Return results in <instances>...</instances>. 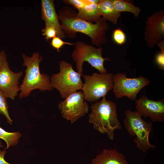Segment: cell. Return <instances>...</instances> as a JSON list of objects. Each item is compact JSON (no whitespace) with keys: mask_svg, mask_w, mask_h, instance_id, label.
Returning a JSON list of instances; mask_svg holds the SVG:
<instances>
[{"mask_svg":"<svg viewBox=\"0 0 164 164\" xmlns=\"http://www.w3.org/2000/svg\"><path fill=\"white\" fill-rule=\"evenodd\" d=\"M144 39L148 48H154L164 38V11H157L147 19Z\"/></svg>","mask_w":164,"mask_h":164,"instance_id":"30bf717a","label":"cell"},{"mask_svg":"<svg viewBox=\"0 0 164 164\" xmlns=\"http://www.w3.org/2000/svg\"><path fill=\"white\" fill-rule=\"evenodd\" d=\"M41 18L45 23V27L52 26L57 32V36L61 39L65 38V34L59 22L58 15L52 0H42Z\"/></svg>","mask_w":164,"mask_h":164,"instance_id":"4fadbf2b","label":"cell"},{"mask_svg":"<svg viewBox=\"0 0 164 164\" xmlns=\"http://www.w3.org/2000/svg\"><path fill=\"white\" fill-rule=\"evenodd\" d=\"M77 16L87 21L93 23L97 22L101 18L98 4L87 3L81 9L78 10Z\"/></svg>","mask_w":164,"mask_h":164,"instance_id":"9a60e30c","label":"cell"},{"mask_svg":"<svg viewBox=\"0 0 164 164\" xmlns=\"http://www.w3.org/2000/svg\"><path fill=\"white\" fill-rule=\"evenodd\" d=\"M58 15L62 29L70 38H73L76 33L80 32L89 37L93 44L98 47L106 42V32L109 26L103 18L93 23L79 17L77 13L67 6L62 7Z\"/></svg>","mask_w":164,"mask_h":164,"instance_id":"6da1fadb","label":"cell"},{"mask_svg":"<svg viewBox=\"0 0 164 164\" xmlns=\"http://www.w3.org/2000/svg\"><path fill=\"white\" fill-rule=\"evenodd\" d=\"M63 1L67 4L73 5L78 10L82 9L87 3V0H67Z\"/></svg>","mask_w":164,"mask_h":164,"instance_id":"603a6c76","label":"cell"},{"mask_svg":"<svg viewBox=\"0 0 164 164\" xmlns=\"http://www.w3.org/2000/svg\"><path fill=\"white\" fill-rule=\"evenodd\" d=\"M111 73H93L91 75L84 74V81L81 90L85 100L95 102L101 98L105 97L113 87V77Z\"/></svg>","mask_w":164,"mask_h":164,"instance_id":"8992f818","label":"cell"},{"mask_svg":"<svg viewBox=\"0 0 164 164\" xmlns=\"http://www.w3.org/2000/svg\"><path fill=\"white\" fill-rule=\"evenodd\" d=\"M98 5L102 18L116 24L121 14L114 8L111 0H100Z\"/></svg>","mask_w":164,"mask_h":164,"instance_id":"2e32d148","label":"cell"},{"mask_svg":"<svg viewBox=\"0 0 164 164\" xmlns=\"http://www.w3.org/2000/svg\"><path fill=\"white\" fill-rule=\"evenodd\" d=\"M22 71L15 73L10 69L6 61L0 68V90L7 98L15 100L20 91L19 80L22 76Z\"/></svg>","mask_w":164,"mask_h":164,"instance_id":"7c38bea8","label":"cell"},{"mask_svg":"<svg viewBox=\"0 0 164 164\" xmlns=\"http://www.w3.org/2000/svg\"><path fill=\"white\" fill-rule=\"evenodd\" d=\"M127 164H130L128 163Z\"/></svg>","mask_w":164,"mask_h":164,"instance_id":"83f0119b","label":"cell"},{"mask_svg":"<svg viewBox=\"0 0 164 164\" xmlns=\"http://www.w3.org/2000/svg\"><path fill=\"white\" fill-rule=\"evenodd\" d=\"M22 136V134L20 132H9L0 127V138L3 140L6 143V146L5 149L17 145Z\"/></svg>","mask_w":164,"mask_h":164,"instance_id":"ac0fdd59","label":"cell"},{"mask_svg":"<svg viewBox=\"0 0 164 164\" xmlns=\"http://www.w3.org/2000/svg\"><path fill=\"white\" fill-rule=\"evenodd\" d=\"M7 61V56L5 50H2L0 51V68Z\"/></svg>","mask_w":164,"mask_h":164,"instance_id":"d4e9b609","label":"cell"},{"mask_svg":"<svg viewBox=\"0 0 164 164\" xmlns=\"http://www.w3.org/2000/svg\"><path fill=\"white\" fill-rule=\"evenodd\" d=\"M7 98L0 90V114L5 117L8 123L12 125L13 121L10 118L9 114Z\"/></svg>","mask_w":164,"mask_h":164,"instance_id":"d6986e66","label":"cell"},{"mask_svg":"<svg viewBox=\"0 0 164 164\" xmlns=\"http://www.w3.org/2000/svg\"><path fill=\"white\" fill-rule=\"evenodd\" d=\"M23 66L26 67L25 74L22 84L20 85V99L28 97L33 90L39 89L42 91L53 89L50 77L45 73H41L39 65L43 57L38 52L33 53L30 57L22 54Z\"/></svg>","mask_w":164,"mask_h":164,"instance_id":"3957f363","label":"cell"},{"mask_svg":"<svg viewBox=\"0 0 164 164\" xmlns=\"http://www.w3.org/2000/svg\"><path fill=\"white\" fill-rule=\"evenodd\" d=\"M42 35L45 36L47 41L57 36V32L56 29L52 26L45 27L42 30Z\"/></svg>","mask_w":164,"mask_h":164,"instance_id":"7402d4cb","label":"cell"},{"mask_svg":"<svg viewBox=\"0 0 164 164\" xmlns=\"http://www.w3.org/2000/svg\"><path fill=\"white\" fill-rule=\"evenodd\" d=\"M115 9L119 12H128L133 13L135 18L138 17L141 9L131 2L123 0H111Z\"/></svg>","mask_w":164,"mask_h":164,"instance_id":"e0dca14e","label":"cell"},{"mask_svg":"<svg viewBox=\"0 0 164 164\" xmlns=\"http://www.w3.org/2000/svg\"><path fill=\"white\" fill-rule=\"evenodd\" d=\"M125 115L124 126L129 135L135 137L133 142L136 148L142 152L155 148V146L151 144L149 140L150 132L153 130L152 121L143 120L136 111L129 109L125 111Z\"/></svg>","mask_w":164,"mask_h":164,"instance_id":"277c9868","label":"cell"},{"mask_svg":"<svg viewBox=\"0 0 164 164\" xmlns=\"http://www.w3.org/2000/svg\"><path fill=\"white\" fill-rule=\"evenodd\" d=\"M125 156L115 149H104L97 155L92 161L95 164H127Z\"/></svg>","mask_w":164,"mask_h":164,"instance_id":"5bb4252c","label":"cell"},{"mask_svg":"<svg viewBox=\"0 0 164 164\" xmlns=\"http://www.w3.org/2000/svg\"><path fill=\"white\" fill-rule=\"evenodd\" d=\"M6 153V151L0 149V164H11L5 161L4 157Z\"/></svg>","mask_w":164,"mask_h":164,"instance_id":"484cf974","label":"cell"},{"mask_svg":"<svg viewBox=\"0 0 164 164\" xmlns=\"http://www.w3.org/2000/svg\"><path fill=\"white\" fill-rule=\"evenodd\" d=\"M59 72L52 74L50 77L53 88L56 89L63 98L81 90L83 83L81 79L82 75L73 69L71 64L64 60L59 61Z\"/></svg>","mask_w":164,"mask_h":164,"instance_id":"5b68a950","label":"cell"},{"mask_svg":"<svg viewBox=\"0 0 164 164\" xmlns=\"http://www.w3.org/2000/svg\"><path fill=\"white\" fill-rule=\"evenodd\" d=\"M58 104L62 117L72 124L88 112L89 107L85 101L83 92L76 91L70 94Z\"/></svg>","mask_w":164,"mask_h":164,"instance_id":"9c48e42d","label":"cell"},{"mask_svg":"<svg viewBox=\"0 0 164 164\" xmlns=\"http://www.w3.org/2000/svg\"><path fill=\"white\" fill-rule=\"evenodd\" d=\"M91 164H93V163H91Z\"/></svg>","mask_w":164,"mask_h":164,"instance_id":"f1b7e54d","label":"cell"},{"mask_svg":"<svg viewBox=\"0 0 164 164\" xmlns=\"http://www.w3.org/2000/svg\"><path fill=\"white\" fill-rule=\"evenodd\" d=\"M3 145L2 144V143L0 142V148L3 147Z\"/></svg>","mask_w":164,"mask_h":164,"instance_id":"4316f807","label":"cell"},{"mask_svg":"<svg viewBox=\"0 0 164 164\" xmlns=\"http://www.w3.org/2000/svg\"><path fill=\"white\" fill-rule=\"evenodd\" d=\"M88 115L89 122L94 128L102 134H106L109 138H114L115 130L121 129V125L118 117L117 106L114 101L108 100L106 97L91 106Z\"/></svg>","mask_w":164,"mask_h":164,"instance_id":"7a4b0ae2","label":"cell"},{"mask_svg":"<svg viewBox=\"0 0 164 164\" xmlns=\"http://www.w3.org/2000/svg\"><path fill=\"white\" fill-rule=\"evenodd\" d=\"M155 62L159 69L164 70V50H161L156 55Z\"/></svg>","mask_w":164,"mask_h":164,"instance_id":"cb8c5ba5","label":"cell"},{"mask_svg":"<svg viewBox=\"0 0 164 164\" xmlns=\"http://www.w3.org/2000/svg\"><path fill=\"white\" fill-rule=\"evenodd\" d=\"M136 111L142 117L149 118L154 122L164 121V99L150 100L145 95L135 101Z\"/></svg>","mask_w":164,"mask_h":164,"instance_id":"8fae6325","label":"cell"},{"mask_svg":"<svg viewBox=\"0 0 164 164\" xmlns=\"http://www.w3.org/2000/svg\"><path fill=\"white\" fill-rule=\"evenodd\" d=\"M103 50L101 48H96L82 41L77 42L75 44V49L71 54V56L76 63L77 72L83 75V63L87 61L99 73H107L104 63L105 60H109V59L103 58Z\"/></svg>","mask_w":164,"mask_h":164,"instance_id":"52a82bcc","label":"cell"},{"mask_svg":"<svg viewBox=\"0 0 164 164\" xmlns=\"http://www.w3.org/2000/svg\"><path fill=\"white\" fill-rule=\"evenodd\" d=\"M112 37L114 42L118 45H122L125 44L126 41V34L120 28L116 29L113 31Z\"/></svg>","mask_w":164,"mask_h":164,"instance_id":"ffe728a7","label":"cell"},{"mask_svg":"<svg viewBox=\"0 0 164 164\" xmlns=\"http://www.w3.org/2000/svg\"><path fill=\"white\" fill-rule=\"evenodd\" d=\"M50 44L57 51L59 52L60 49L64 44L72 45L74 44L69 42H64L61 39L56 36L52 39Z\"/></svg>","mask_w":164,"mask_h":164,"instance_id":"44dd1931","label":"cell"},{"mask_svg":"<svg viewBox=\"0 0 164 164\" xmlns=\"http://www.w3.org/2000/svg\"><path fill=\"white\" fill-rule=\"evenodd\" d=\"M113 82V92L115 97L121 99L126 97L132 101H135L138 93L151 82L148 79L141 76L134 78H128L125 72H119L114 75Z\"/></svg>","mask_w":164,"mask_h":164,"instance_id":"ba28073f","label":"cell"}]
</instances>
